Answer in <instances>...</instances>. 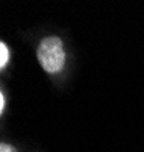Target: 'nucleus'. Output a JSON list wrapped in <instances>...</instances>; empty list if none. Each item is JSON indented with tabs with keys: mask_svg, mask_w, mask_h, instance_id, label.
<instances>
[{
	"mask_svg": "<svg viewBox=\"0 0 144 152\" xmlns=\"http://www.w3.org/2000/svg\"><path fill=\"white\" fill-rule=\"evenodd\" d=\"M5 110V94L0 93V113H3Z\"/></svg>",
	"mask_w": 144,
	"mask_h": 152,
	"instance_id": "20e7f679",
	"label": "nucleus"
},
{
	"mask_svg": "<svg viewBox=\"0 0 144 152\" xmlns=\"http://www.w3.org/2000/svg\"><path fill=\"white\" fill-rule=\"evenodd\" d=\"M38 61L47 73H58L65 62V52L62 41L58 37H49L41 41L38 47Z\"/></svg>",
	"mask_w": 144,
	"mask_h": 152,
	"instance_id": "f257e3e1",
	"label": "nucleus"
},
{
	"mask_svg": "<svg viewBox=\"0 0 144 152\" xmlns=\"http://www.w3.org/2000/svg\"><path fill=\"white\" fill-rule=\"evenodd\" d=\"M8 61H9V49L2 41V43H0V67L5 69L6 64H8Z\"/></svg>",
	"mask_w": 144,
	"mask_h": 152,
	"instance_id": "f03ea898",
	"label": "nucleus"
},
{
	"mask_svg": "<svg viewBox=\"0 0 144 152\" xmlns=\"http://www.w3.org/2000/svg\"><path fill=\"white\" fill-rule=\"evenodd\" d=\"M0 152H17L14 146H11L8 143H2L0 145Z\"/></svg>",
	"mask_w": 144,
	"mask_h": 152,
	"instance_id": "7ed1b4c3",
	"label": "nucleus"
}]
</instances>
